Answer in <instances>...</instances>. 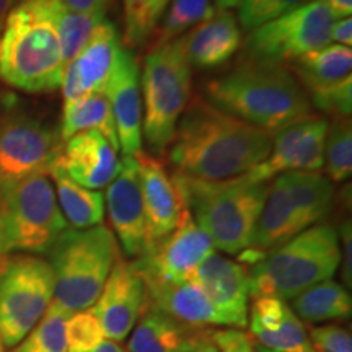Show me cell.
Here are the masks:
<instances>
[{
    "instance_id": "36",
    "label": "cell",
    "mask_w": 352,
    "mask_h": 352,
    "mask_svg": "<svg viewBox=\"0 0 352 352\" xmlns=\"http://www.w3.org/2000/svg\"><path fill=\"white\" fill-rule=\"evenodd\" d=\"M65 340H67V352L90 351L104 340L103 329L90 308L76 311L69 316L65 323Z\"/></svg>"
},
{
    "instance_id": "44",
    "label": "cell",
    "mask_w": 352,
    "mask_h": 352,
    "mask_svg": "<svg viewBox=\"0 0 352 352\" xmlns=\"http://www.w3.org/2000/svg\"><path fill=\"white\" fill-rule=\"evenodd\" d=\"M327 6V8L331 12V15L336 19H347L351 16L352 12V0H321Z\"/></svg>"
},
{
    "instance_id": "12",
    "label": "cell",
    "mask_w": 352,
    "mask_h": 352,
    "mask_svg": "<svg viewBox=\"0 0 352 352\" xmlns=\"http://www.w3.org/2000/svg\"><path fill=\"white\" fill-rule=\"evenodd\" d=\"M63 148L59 131L10 107L0 114V197L34 175H47Z\"/></svg>"
},
{
    "instance_id": "28",
    "label": "cell",
    "mask_w": 352,
    "mask_h": 352,
    "mask_svg": "<svg viewBox=\"0 0 352 352\" xmlns=\"http://www.w3.org/2000/svg\"><path fill=\"white\" fill-rule=\"evenodd\" d=\"M47 175L56 184L54 191L59 197V209L67 226H72V228H90L103 223V192L80 186L56 166H52Z\"/></svg>"
},
{
    "instance_id": "32",
    "label": "cell",
    "mask_w": 352,
    "mask_h": 352,
    "mask_svg": "<svg viewBox=\"0 0 352 352\" xmlns=\"http://www.w3.org/2000/svg\"><path fill=\"white\" fill-rule=\"evenodd\" d=\"M124 2V41L127 50L144 46L152 38L170 0H122Z\"/></svg>"
},
{
    "instance_id": "37",
    "label": "cell",
    "mask_w": 352,
    "mask_h": 352,
    "mask_svg": "<svg viewBox=\"0 0 352 352\" xmlns=\"http://www.w3.org/2000/svg\"><path fill=\"white\" fill-rule=\"evenodd\" d=\"M308 338L316 352H352L351 333L338 324L311 328Z\"/></svg>"
},
{
    "instance_id": "10",
    "label": "cell",
    "mask_w": 352,
    "mask_h": 352,
    "mask_svg": "<svg viewBox=\"0 0 352 352\" xmlns=\"http://www.w3.org/2000/svg\"><path fill=\"white\" fill-rule=\"evenodd\" d=\"M54 271L33 254L0 258V338L16 347L54 300Z\"/></svg>"
},
{
    "instance_id": "51",
    "label": "cell",
    "mask_w": 352,
    "mask_h": 352,
    "mask_svg": "<svg viewBox=\"0 0 352 352\" xmlns=\"http://www.w3.org/2000/svg\"><path fill=\"white\" fill-rule=\"evenodd\" d=\"M2 103H6V100H3V95L0 94V104H2Z\"/></svg>"
},
{
    "instance_id": "4",
    "label": "cell",
    "mask_w": 352,
    "mask_h": 352,
    "mask_svg": "<svg viewBox=\"0 0 352 352\" xmlns=\"http://www.w3.org/2000/svg\"><path fill=\"white\" fill-rule=\"evenodd\" d=\"M173 178L192 219L208 233L214 248L227 254L243 253L253 240L270 183L252 182L245 175L209 182L176 171Z\"/></svg>"
},
{
    "instance_id": "33",
    "label": "cell",
    "mask_w": 352,
    "mask_h": 352,
    "mask_svg": "<svg viewBox=\"0 0 352 352\" xmlns=\"http://www.w3.org/2000/svg\"><path fill=\"white\" fill-rule=\"evenodd\" d=\"M252 340L274 352H316L308 338L305 324L298 320L292 308H285L283 320L272 329H252Z\"/></svg>"
},
{
    "instance_id": "35",
    "label": "cell",
    "mask_w": 352,
    "mask_h": 352,
    "mask_svg": "<svg viewBox=\"0 0 352 352\" xmlns=\"http://www.w3.org/2000/svg\"><path fill=\"white\" fill-rule=\"evenodd\" d=\"M308 2L311 0H241L239 6V21L245 30L252 32L258 26L279 19Z\"/></svg>"
},
{
    "instance_id": "24",
    "label": "cell",
    "mask_w": 352,
    "mask_h": 352,
    "mask_svg": "<svg viewBox=\"0 0 352 352\" xmlns=\"http://www.w3.org/2000/svg\"><path fill=\"white\" fill-rule=\"evenodd\" d=\"M292 70L310 98L352 80V50L341 44H328L300 57L292 64Z\"/></svg>"
},
{
    "instance_id": "43",
    "label": "cell",
    "mask_w": 352,
    "mask_h": 352,
    "mask_svg": "<svg viewBox=\"0 0 352 352\" xmlns=\"http://www.w3.org/2000/svg\"><path fill=\"white\" fill-rule=\"evenodd\" d=\"M331 41H334V44H341V46L351 47L352 44L351 16H347V19H341L340 21H334L331 28Z\"/></svg>"
},
{
    "instance_id": "19",
    "label": "cell",
    "mask_w": 352,
    "mask_h": 352,
    "mask_svg": "<svg viewBox=\"0 0 352 352\" xmlns=\"http://www.w3.org/2000/svg\"><path fill=\"white\" fill-rule=\"evenodd\" d=\"M104 206L122 252L127 258L139 259L147 250V222L134 157L121 160L120 173L107 186Z\"/></svg>"
},
{
    "instance_id": "34",
    "label": "cell",
    "mask_w": 352,
    "mask_h": 352,
    "mask_svg": "<svg viewBox=\"0 0 352 352\" xmlns=\"http://www.w3.org/2000/svg\"><path fill=\"white\" fill-rule=\"evenodd\" d=\"M324 168L328 179L346 182L352 173V126L349 118H334L324 140Z\"/></svg>"
},
{
    "instance_id": "41",
    "label": "cell",
    "mask_w": 352,
    "mask_h": 352,
    "mask_svg": "<svg viewBox=\"0 0 352 352\" xmlns=\"http://www.w3.org/2000/svg\"><path fill=\"white\" fill-rule=\"evenodd\" d=\"M178 352H219L210 340V329H202L179 347Z\"/></svg>"
},
{
    "instance_id": "40",
    "label": "cell",
    "mask_w": 352,
    "mask_h": 352,
    "mask_svg": "<svg viewBox=\"0 0 352 352\" xmlns=\"http://www.w3.org/2000/svg\"><path fill=\"white\" fill-rule=\"evenodd\" d=\"M338 236H340V250H341V276L342 283L347 287L352 285V227L351 219L344 220L341 223L340 230H338Z\"/></svg>"
},
{
    "instance_id": "14",
    "label": "cell",
    "mask_w": 352,
    "mask_h": 352,
    "mask_svg": "<svg viewBox=\"0 0 352 352\" xmlns=\"http://www.w3.org/2000/svg\"><path fill=\"white\" fill-rule=\"evenodd\" d=\"M329 122L310 116L284 127L272 138L270 155L245 176L256 183H270L289 171H320L324 165V140Z\"/></svg>"
},
{
    "instance_id": "46",
    "label": "cell",
    "mask_w": 352,
    "mask_h": 352,
    "mask_svg": "<svg viewBox=\"0 0 352 352\" xmlns=\"http://www.w3.org/2000/svg\"><path fill=\"white\" fill-rule=\"evenodd\" d=\"M19 2L20 0H0V26H3L7 15Z\"/></svg>"
},
{
    "instance_id": "6",
    "label": "cell",
    "mask_w": 352,
    "mask_h": 352,
    "mask_svg": "<svg viewBox=\"0 0 352 352\" xmlns=\"http://www.w3.org/2000/svg\"><path fill=\"white\" fill-rule=\"evenodd\" d=\"M341 264L338 230L314 226L248 266L250 294L290 302L311 285L331 279Z\"/></svg>"
},
{
    "instance_id": "48",
    "label": "cell",
    "mask_w": 352,
    "mask_h": 352,
    "mask_svg": "<svg viewBox=\"0 0 352 352\" xmlns=\"http://www.w3.org/2000/svg\"><path fill=\"white\" fill-rule=\"evenodd\" d=\"M6 239H3V223L2 219H0V258L6 256Z\"/></svg>"
},
{
    "instance_id": "17",
    "label": "cell",
    "mask_w": 352,
    "mask_h": 352,
    "mask_svg": "<svg viewBox=\"0 0 352 352\" xmlns=\"http://www.w3.org/2000/svg\"><path fill=\"white\" fill-rule=\"evenodd\" d=\"M192 283L199 287L217 311L222 327L245 328L248 324L250 271L240 261L212 253L197 267Z\"/></svg>"
},
{
    "instance_id": "27",
    "label": "cell",
    "mask_w": 352,
    "mask_h": 352,
    "mask_svg": "<svg viewBox=\"0 0 352 352\" xmlns=\"http://www.w3.org/2000/svg\"><path fill=\"white\" fill-rule=\"evenodd\" d=\"M289 307L302 323L314 324L349 318L352 300L344 285L333 279H327L294 297Z\"/></svg>"
},
{
    "instance_id": "11",
    "label": "cell",
    "mask_w": 352,
    "mask_h": 352,
    "mask_svg": "<svg viewBox=\"0 0 352 352\" xmlns=\"http://www.w3.org/2000/svg\"><path fill=\"white\" fill-rule=\"evenodd\" d=\"M334 16L321 0H311L279 19L252 30L246 39L250 59L264 64H294L308 52L331 44Z\"/></svg>"
},
{
    "instance_id": "22",
    "label": "cell",
    "mask_w": 352,
    "mask_h": 352,
    "mask_svg": "<svg viewBox=\"0 0 352 352\" xmlns=\"http://www.w3.org/2000/svg\"><path fill=\"white\" fill-rule=\"evenodd\" d=\"M179 39L189 64L197 69H217L240 50L241 32L230 10H217Z\"/></svg>"
},
{
    "instance_id": "20",
    "label": "cell",
    "mask_w": 352,
    "mask_h": 352,
    "mask_svg": "<svg viewBox=\"0 0 352 352\" xmlns=\"http://www.w3.org/2000/svg\"><path fill=\"white\" fill-rule=\"evenodd\" d=\"M120 151L134 157L142 151V95L140 70L134 52L122 46L114 60L107 90Z\"/></svg>"
},
{
    "instance_id": "18",
    "label": "cell",
    "mask_w": 352,
    "mask_h": 352,
    "mask_svg": "<svg viewBox=\"0 0 352 352\" xmlns=\"http://www.w3.org/2000/svg\"><path fill=\"white\" fill-rule=\"evenodd\" d=\"M144 302L142 279L132 264L120 256L90 310L98 320L104 338L122 342L138 323Z\"/></svg>"
},
{
    "instance_id": "21",
    "label": "cell",
    "mask_w": 352,
    "mask_h": 352,
    "mask_svg": "<svg viewBox=\"0 0 352 352\" xmlns=\"http://www.w3.org/2000/svg\"><path fill=\"white\" fill-rule=\"evenodd\" d=\"M87 189L107 188L120 173L118 151L98 131H83L63 142L54 165Z\"/></svg>"
},
{
    "instance_id": "23",
    "label": "cell",
    "mask_w": 352,
    "mask_h": 352,
    "mask_svg": "<svg viewBox=\"0 0 352 352\" xmlns=\"http://www.w3.org/2000/svg\"><path fill=\"white\" fill-rule=\"evenodd\" d=\"M142 283L145 302L179 323L199 329L222 327V320L212 303L192 280L182 284L152 283V280H142Z\"/></svg>"
},
{
    "instance_id": "38",
    "label": "cell",
    "mask_w": 352,
    "mask_h": 352,
    "mask_svg": "<svg viewBox=\"0 0 352 352\" xmlns=\"http://www.w3.org/2000/svg\"><path fill=\"white\" fill-rule=\"evenodd\" d=\"M310 103L318 107L321 111L331 114L333 118H351L352 80L342 83L333 90L310 96Z\"/></svg>"
},
{
    "instance_id": "50",
    "label": "cell",
    "mask_w": 352,
    "mask_h": 352,
    "mask_svg": "<svg viewBox=\"0 0 352 352\" xmlns=\"http://www.w3.org/2000/svg\"><path fill=\"white\" fill-rule=\"evenodd\" d=\"M0 352H6V346H3L2 338H0Z\"/></svg>"
},
{
    "instance_id": "49",
    "label": "cell",
    "mask_w": 352,
    "mask_h": 352,
    "mask_svg": "<svg viewBox=\"0 0 352 352\" xmlns=\"http://www.w3.org/2000/svg\"><path fill=\"white\" fill-rule=\"evenodd\" d=\"M254 351H256V352H274V351L266 349V347H263V346H259V344H254Z\"/></svg>"
},
{
    "instance_id": "26",
    "label": "cell",
    "mask_w": 352,
    "mask_h": 352,
    "mask_svg": "<svg viewBox=\"0 0 352 352\" xmlns=\"http://www.w3.org/2000/svg\"><path fill=\"white\" fill-rule=\"evenodd\" d=\"M98 131L103 138L120 152L116 126H114L113 113L104 94L87 95L82 98L67 101L63 108V121H60V140L72 138L83 131Z\"/></svg>"
},
{
    "instance_id": "39",
    "label": "cell",
    "mask_w": 352,
    "mask_h": 352,
    "mask_svg": "<svg viewBox=\"0 0 352 352\" xmlns=\"http://www.w3.org/2000/svg\"><path fill=\"white\" fill-rule=\"evenodd\" d=\"M210 340L219 352H256L250 334L236 328L210 329Z\"/></svg>"
},
{
    "instance_id": "3",
    "label": "cell",
    "mask_w": 352,
    "mask_h": 352,
    "mask_svg": "<svg viewBox=\"0 0 352 352\" xmlns=\"http://www.w3.org/2000/svg\"><path fill=\"white\" fill-rule=\"evenodd\" d=\"M64 67L46 0H20L0 34V80L25 94H51L60 88Z\"/></svg>"
},
{
    "instance_id": "8",
    "label": "cell",
    "mask_w": 352,
    "mask_h": 352,
    "mask_svg": "<svg viewBox=\"0 0 352 352\" xmlns=\"http://www.w3.org/2000/svg\"><path fill=\"white\" fill-rule=\"evenodd\" d=\"M142 139L153 153H164L173 140L176 124L191 98V64L182 39L155 46L144 59Z\"/></svg>"
},
{
    "instance_id": "13",
    "label": "cell",
    "mask_w": 352,
    "mask_h": 352,
    "mask_svg": "<svg viewBox=\"0 0 352 352\" xmlns=\"http://www.w3.org/2000/svg\"><path fill=\"white\" fill-rule=\"evenodd\" d=\"M214 250L208 233L199 228L189 214L175 232L131 264L142 280L182 284L192 280L197 267Z\"/></svg>"
},
{
    "instance_id": "25",
    "label": "cell",
    "mask_w": 352,
    "mask_h": 352,
    "mask_svg": "<svg viewBox=\"0 0 352 352\" xmlns=\"http://www.w3.org/2000/svg\"><path fill=\"white\" fill-rule=\"evenodd\" d=\"M199 331L202 329L179 323L144 302L138 323L127 336L126 352H178L184 342Z\"/></svg>"
},
{
    "instance_id": "30",
    "label": "cell",
    "mask_w": 352,
    "mask_h": 352,
    "mask_svg": "<svg viewBox=\"0 0 352 352\" xmlns=\"http://www.w3.org/2000/svg\"><path fill=\"white\" fill-rule=\"evenodd\" d=\"M217 10L212 0H170L160 23L152 34V47L173 41L186 30L209 20Z\"/></svg>"
},
{
    "instance_id": "45",
    "label": "cell",
    "mask_w": 352,
    "mask_h": 352,
    "mask_svg": "<svg viewBox=\"0 0 352 352\" xmlns=\"http://www.w3.org/2000/svg\"><path fill=\"white\" fill-rule=\"evenodd\" d=\"M85 352H126V349H122V347L118 344V342L109 341V340H103L98 346H95L94 349L85 351Z\"/></svg>"
},
{
    "instance_id": "16",
    "label": "cell",
    "mask_w": 352,
    "mask_h": 352,
    "mask_svg": "<svg viewBox=\"0 0 352 352\" xmlns=\"http://www.w3.org/2000/svg\"><path fill=\"white\" fill-rule=\"evenodd\" d=\"M121 47V34L116 25L107 19L101 20L85 46L65 64L60 82L64 103L87 95L104 94Z\"/></svg>"
},
{
    "instance_id": "7",
    "label": "cell",
    "mask_w": 352,
    "mask_h": 352,
    "mask_svg": "<svg viewBox=\"0 0 352 352\" xmlns=\"http://www.w3.org/2000/svg\"><path fill=\"white\" fill-rule=\"evenodd\" d=\"M50 263L54 271V300L69 314L94 307L114 263L121 256L107 226L67 228L54 241Z\"/></svg>"
},
{
    "instance_id": "9",
    "label": "cell",
    "mask_w": 352,
    "mask_h": 352,
    "mask_svg": "<svg viewBox=\"0 0 352 352\" xmlns=\"http://www.w3.org/2000/svg\"><path fill=\"white\" fill-rule=\"evenodd\" d=\"M6 253L43 254L69 228L47 175H34L0 197Z\"/></svg>"
},
{
    "instance_id": "47",
    "label": "cell",
    "mask_w": 352,
    "mask_h": 352,
    "mask_svg": "<svg viewBox=\"0 0 352 352\" xmlns=\"http://www.w3.org/2000/svg\"><path fill=\"white\" fill-rule=\"evenodd\" d=\"M241 0H214V3L217 6L219 10H228V8L239 7Z\"/></svg>"
},
{
    "instance_id": "2",
    "label": "cell",
    "mask_w": 352,
    "mask_h": 352,
    "mask_svg": "<svg viewBox=\"0 0 352 352\" xmlns=\"http://www.w3.org/2000/svg\"><path fill=\"white\" fill-rule=\"evenodd\" d=\"M206 96L215 108L272 135L314 116L307 91L287 67L252 59L206 83Z\"/></svg>"
},
{
    "instance_id": "1",
    "label": "cell",
    "mask_w": 352,
    "mask_h": 352,
    "mask_svg": "<svg viewBox=\"0 0 352 352\" xmlns=\"http://www.w3.org/2000/svg\"><path fill=\"white\" fill-rule=\"evenodd\" d=\"M272 138L270 132L195 96L176 124L170 162L176 173L191 178H236L266 160Z\"/></svg>"
},
{
    "instance_id": "52",
    "label": "cell",
    "mask_w": 352,
    "mask_h": 352,
    "mask_svg": "<svg viewBox=\"0 0 352 352\" xmlns=\"http://www.w3.org/2000/svg\"><path fill=\"white\" fill-rule=\"evenodd\" d=\"M0 34H2V26H0Z\"/></svg>"
},
{
    "instance_id": "42",
    "label": "cell",
    "mask_w": 352,
    "mask_h": 352,
    "mask_svg": "<svg viewBox=\"0 0 352 352\" xmlns=\"http://www.w3.org/2000/svg\"><path fill=\"white\" fill-rule=\"evenodd\" d=\"M69 10L78 13H104L109 0H60Z\"/></svg>"
},
{
    "instance_id": "29",
    "label": "cell",
    "mask_w": 352,
    "mask_h": 352,
    "mask_svg": "<svg viewBox=\"0 0 352 352\" xmlns=\"http://www.w3.org/2000/svg\"><path fill=\"white\" fill-rule=\"evenodd\" d=\"M50 19L63 46L65 64L70 63L85 46L104 13H78L69 10L60 0H46Z\"/></svg>"
},
{
    "instance_id": "5",
    "label": "cell",
    "mask_w": 352,
    "mask_h": 352,
    "mask_svg": "<svg viewBox=\"0 0 352 352\" xmlns=\"http://www.w3.org/2000/svg\"><path fill=\"white\" fill-rule=\"evenodd\" d=\"M334 204L333 182L320 171H289L277 175L267 188L253 240L240 263L252 266L264 254L287 243L307 228L328 217Z\"/></svg>"
},
{
    "instance_id": "31",
    "label": "cell",
    "mask_w": 352,
    "mask_h": 352,
    "mask_svg": "<svg viewBox=\"0 0 352 352\" xmlns=\"http://www.w3.org/2000/svg\"><path fill=\"white\" fill-rule=\"evenodd\" d=\"M70 315L72 314L52 300L36 327L26 334L13 352H67L65 323Z\"/></svg>"
},
{
    "instance_id": "15",
    "label": "cell",
    "mask_w": 352,
    "mask_h": 352,
    "mask_svg": "<svg viewBox=\"0 0 352 352\" xmlns=\"http://www.w3.org/2000/svg\"><path fill=\"white\" fill-rule=\"evenodd\" d=\"M134 158L138 164L140 195L147 222L148 250L175 232L191 212L176 186L173 175L166 171L164 162L144 151L135 153Z\"/></svg>"
}]
</instances>
